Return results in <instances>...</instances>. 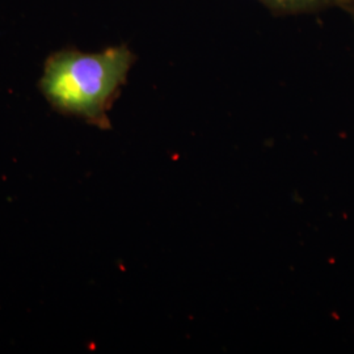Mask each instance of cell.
I'll return each instance as SVG.
<instances>
[{
	"instance_id": "cell-2",
	"label": "cell",
	"mask_w": 354,
	"mask_h": 354,
	"mask_svg": "<svg viewBox=\"0 0 354 354\" xmlns=\"http://www.w3.org/2000/svg\"><path fill=\"white\" fill-rule=\"evenodd\" d=\"M274 15H301L342 8L352 13L354 0H259Z\"/></svg>"
},
{
	"instance_id": "cell-1",
	"label": "cell",
	"mask_w": 354,
	"mask_h": 354,
	"mask_svg": "<svg viewBox=\"0 0 354 354\" xmlns=\"http://www.w3.org/2000/svg\"><path fill=\"white\" fill-rule=\"evenodd\" d=\"M134 62L136 55L127 45L100 53L64 49L46 59L39 89L57 112L106 130L111 129L108 112Z\"/></svg>"
},
{
	"instance_id": "cell-3",
	"label": "cell",
	"mask_w": 354,
	"mask_h": 354,
	"mask_svg": "<svg viewBox=\"0 0 354 354\" xmlns=\"http://www.w3.org/2000/svg\"><path fill=\"white\" fill-rule=\"evenodd\" d=\"M351 15H352V16H353V17H354V10H353V11H352V13H351Z\"/></svg>"
}]
</instances>
